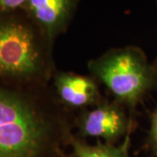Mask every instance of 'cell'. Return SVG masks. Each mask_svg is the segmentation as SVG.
Returning <instances> with one entry per match:
<instances>
[{
  "instance_id": "cell-9",
  "label": "cell",
  "mask_w": 157,
  "mask_h": 157,
  "mask_svg": "<svg viewBox=\"0 0 157 157\" xmlns=\"http://www.w3.org/2000/svg\"><path fill=\"white\" fill-rule=\"evenodd\" d=\"M150 137H151L153 146L157 150V110L156 112L155 113V114L153 116V120H152Z\"/></svg>"
},
{
  "instance_id": "cell-2",
  "label": "cell",
  "mask_w": 157,
  "mask_h": 157,
  "mask_svg": "<svg viewBox=\"0 0 157 157\" xmlns=\"http://www.w3.org/2000/svg\"><path fill=\"white\" fill-rule=\"evenodd\" d=\"M42 66V56L33 31L17 21L0 22V79L26 81Z\"/></svg>"
},
{
  "instance_id": "cell-5",
  "label": "cell",
  "mask_w": 157,
  "mask_h": 157,
  "mask_svg": "<svg viewBox=\"0 0 157 157\" xmlns=\"http://www.w3.org/2000/svg\"><path fill=\"white\" fill-rule=\"evenodd\" d=\"M56 87L62 101L73 107H83L93 103L98 94L95 84L91 79L69 73L58 77Z\"/></svg>"
},
{
  "instance_id": "cell-7",
  "label": "cell",
  "mask_w": 157,
  "mask_h": 157,
  "mask_svg": "<svg viewBox=\"0 0 157 157\" xmlns=\"http://www.w3.org/2000/svg\"><path fill=\"white\" fill-rule=\"evenodd\" d=\"M72 145L77 157H129L128 136L119 146L102 143L91 146L78 140H72Z\"/></svg>"
},
{
  "instance_id": "cell-4",
  "label": "cell",
  "mask_w": 157,
  "mask_h": 157,
  "mask_svg": "<svg viewBox=\"0 0 157 157\" xmlns=\"http://www.w3.org/2000/svg\"><path fill=\"white\" fill-rule=\"evenodd\" d=\"M81 127L84 135L111 140L125 131L126 121L117 107L104 105L86 114Z\"/></svg>"
},
{
  "instance_id": "cell-1",
  "label": "cell",
  "mask_w": 157,
  "mask_h": 157,
  "mask_svg": "<svg viewBox=\"0 0 157 157\" xmlns=\"http://www.w3.org/2000/svg\"><path fill=\"white\" fill-rule=\"evenodd\" d=\"M44 114L29 97L0 86V157H54Z\"/></svg>"
},
{
  "instance_id": "cell-6",
  "label": "cell",
  "mask_w": 157,
  "mask_h": 157,
  "mask_svg": "<svg viewBox=\"0 0 157 157\" xmlns=\"http://www.w3.org/2000/svg\"><path fill=\"white\" fill-rule=\"evenodd\" d=\"M35 17L47 28H54L62 20L67 8V0H29Z\"/></svg>"
},
{
  "instance_id": "cell-3",
  "label": "cell",
  "mask_w": 157,
  "mask_h": 157,
  "mask_svg": "<svg viewBox=\"0 0 157 157\" xmlns=\"http://www.w3.org/2000/svg\"><path fill=\"white\" fill-rule=\"evenodd\" d=\"M94 72L120 101L134 104L151 83L147 63L139 53L119 51L93 64Z\"/></svg>"
},
{
  "instance_id": "cell-8",
  "label": "cell",
  "mask_w": 157,
  "mask_h": 157,
  "mask_svg": "<svg viewBox=\"0 0 157 157\" xmlns=\"http://www.w3.org/2000/svg\"><path fill=\"white\" fill-rule=\"evenodd\" d=\"M29 0H0V9L11 10L22 6Z\"/></svg>"
}]
</instances>
